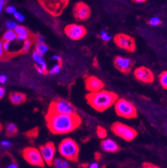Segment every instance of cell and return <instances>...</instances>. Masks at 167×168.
Instances as JSON below:
<instances>
[{
    "mask_svg": "<svg viewBox=\"0 0 167 168\" xmlns=\"http://www.w3.org/2000/svg\"><path fill=\"white\" fill-rule=\"evenodd\" d=\"M86 89L90 92H94L102 90L104 88V83L102 80L95 76H89L84 79Z\"/></svg>",
    "mask_w": 167,
    "mask_h": 168,
    "instance_id": "14",
    "label": "cell"
},
{
    "mask_svg": "<svg viewBox=\"0 0 167 168\" xmlns=\"http://www.w3.org/2000/svg\"><path fill=\"white\" fill-rule=\"evenodd\" d=\"M113 63L114 67L118 71L124 75H128L132 70L134 61L130 58L116 56L114 58Z\"/></svg>",
    "mask_w": 167,
    "mask_h": 168,
    "instance_id": "9",
    "label": "cell"
},
{
    "mask_svg": "<svg viewBox=\"0 0 167 168\" xmlns=\"http://www.w3.org/2000/svg\"><path fill=\"white\" fill-rule=\"evenodd\" d=\"M8 168H17L18 167V165L15 162H12L8 166Z\"/></svg>",
    "mask_w": 167,
    "mask_h": 168,
    "instance_id": "40",
    "label": "cell"
},
{
    "mask_svg": "<svg viewBox=\"0 0 167 168\" xmlns=\"http://www.w3.org/2000/svg\"><path fill=\"white\" fill-rule=\"evenodd\" d=\"M48 111L60 114H74L77 113L76 107L70 102L62 99L54 100L51 102Z\"/></svg>",
    "mask_w": 167,
    "mask_h": 168,
    "instance_id": "6",
    "label": "cell"
},
{
    "mask_svg": "<svg viewBox=\"0 0 167 168\" xmlns=\"http://www.w3.org/2000/svg\"><path fill=\"white\" fill-rule=\"evenodd\" d=\"M32 58L35 61L38 66H40L41 67V68L42 69V70L44 73H47V65H46V62L44 60V58H43V55L40 54V53H38L37 51L35 50L34 52H33L32 54Z\"/></svg>",
    "mask_w": 167,
    "mask_h": 168,
    "instance_id": "17",
    "label": "cell"
},
{
    "mask_svg": "<svg viewBox=\"0 0 167 168\" xmlns=\"http://www.w3.org/2000/svg\"><path fill=\"white\" fill-rule=\"evenodd\" d=\"M1 145L5 147H10L12 146V143L9 141L4 140V141H2L1 142Z\"/></svg>",
    "mask_w": 167,
    "mask_h": 168,
    "instance_id": "35",
    "label": "cell"
},
{
    "mask_svg": "<svg viewBox=\"0 0 167 168\" xmlns=\"http://www.w3.org/2000/svg\"><path fill=\"white\" fill-rule=\"evenodd\" d=\"M148 24H150L153 26H159L162 23V20L160 18L157 17H152L151 19L148 21Z\"/></svg>",
    "mask_w": 167,
    "mask_h": 168,
    "instance_id": "26",
    "label": "cell"
},
{
    "mask_svg": "<svg viewBox=\"0 0 167 168\" xmlns=\"http://www.w3.org/2000/svg\"><path fill=\"white\" fill-rule=\"evenodd\" d=\"M8 80V77L6 75H0V83H2V84H4V83H6V81Z\"/></svg>",
    "mask_w": 167,
    "mask_h": 168,
    "instance_id": "37",
    "label": "cell"
},
{
    "mask_svg": "<svg viewBox=\"0 0 167 168\" xmlns=\"http://www.w3.org/2000/svg\"><path fill=\"white\" fill-rule=\"evenodd\" d=\"M166 49H167V46H166Z\"/></svg>",
    "mask_w": 167,
    "mask_h": 168,
    "instance_id": "48",
    "label": "cell"
},
{
    "mask_svg": "<svg viewBox=\"0 0 167 168\" xmlns=\"http://www.w3.org/2000/svg\"><path fill=\"white\" fill-rule=\"evenodd\" d=\"M36 70H37V71H38V73H39V74H40V75H42V74H44V73L43 72V70H42V69L41 68V67L40 66H38V65H37L36 66Z\"/></svg>",
    "mask_w": 167,
    "mask_h": 168,
    "instance_id": "41",
    "label": "cell"
},
{
    "mask_svg": "<svg viewBox=\"0 0 167 168\" xmlns=\"http://www.w3.org/2000/svg\"><path fill=\"white\" fill-rule=\"evenodd\" d=\"M46 119L49 130L55 135L70 133L82 124V118L78 113L68 115L48 111Z\"/></svg>",
    "mask_w": 167,
    "mask_h": 168,
    "instance_id": "1",
    "label": "cell"
},
{
    "mask_svg": "<svg viewBox=\"0 0 167 168\" xmlns=\"http://www.w3.org/2000/svg\"><path fill=\"white\" fill-rule=\"evenodd\" d=\"M91 13V9L88 4L80 2L74 5L73 14L74 17L78 21L87 20L90 17Z\"/></svg>",
    "mask_w": 167,
    "mask_h": 168,
    "instance_id": "10",
    "label": "cell"
},
{
    "mask_svg": "<svg viewBox=\"0 0 167 168\" xmlns=\"http://www.w3.org/2000/svg\"><path fill=\"white\" fill-rule=\"evenodd\" d=\"M159 82L162 87L167 90V71H164L158 76Z\"/></svg>",
    "mask_w": 167,
    "mask_h": 168,
    "instance_id": "22",
    "label": "cell"
},
{
    "mask_svg": "<svg viewBox=\"0 0 167 168\" xmlns=\"http://www.w3.org/2000/svg\"><path fill=\"white\" fill-rule=\"evenodd\" d=\"M58 152L68 161L76 162L78 161L80 148L74 140L71 138H66L58 145Z\"/></svg>",
    "mask_w": 167,
    "mask_h": 168,
    "instance_id": "3",
    "label": "cell"
},
{
    "mask_svg": "<svg viewBox=\"0 0 167 168\" xmlns=\"http://www.w3.org/2000/svg\"><path fill=\"white\" fill-rule=\"evenodd\" d=\"M89 167L90 168H98V164L97 163H92V164H90V165L89 166Z\"/></svg>",
    "mask_w": 167,
    "mask_h": 168,
    "instance_id": "42",
    "label": "cell"
},
{
    "mask_svg": "<svg viewBox=\"0 0 167 168\" xmlns=\"http://www.w3.org/2000/svg\"><path fill=\"white\" fill-rule=\"evenodd\" d=\"M16 39H17V34L15 32V31L12 30H8L7 32L4 33L3 36V40L6 42H12Z\"/></svg>",
    "mask_w": 167,
    "mask_h": 168,
    "instance_id": "20",
    "label": "cell"
},
{
    "mask_svg": "<svg viewBox=\"0 0 167 168\" xmlns=\"http://www.w3.org/2000/svg\"><path fill=\"white\" fill-rule=\"evenodd\" d=\"M3 44H4V42L0 40V58H4V55H5V50H4Z\"/></svg>",
    "mask_w": 167,
    "mask_h": 168,
    "instance_id": "33",
    "label": "cell"
},
{
    "mask_svg": "<svg viewBox=\"0 0 167 168\" xmlns=\"http://www.w3.org/2000/svg\"><path fill=\"white\" fill-rule=\"evenodd\" d=\"M51 60H57L58 62L60 64H62V58L58 55L52 56L51 58Z\"/></svg>",
    "mask_w": 167,
    "mask_h": 168,
    "instance_id": "34",
    "label": "cell"
},
{
    "mask_svg": "<svg viewBox=\"0 0 167 168\" xmlns=\"http://www.w3.org/2000/svg\"><path fill=\"white\" fill-rule=\"evenodd\" d=\"M114 106L116 115L120 117L130 119L138 116V111L136 107L124 99H118Z\"/></svg>",
    "mask_w": 167,
    "mask_h": 168,
    "instance_id": "4",
    "label": "cell"
},
{
    "mask_svg": "<svg viewBox=\"0 0 167 168\" xmlns=\"http://www.w3.org/2000/svg\"><path fill=\"white\" fill-rule=\"evenodd\" d=\"M48 50H49V48H48V46L44 43H37L36 44L35 50L42 55L44 56L46 52H48Z\"/></svg>",
    "mask_w": 167,
    "mask_h": 168,
    "instance_id": "21",
    "label": "cell"
},
{
    "mask_svg": "<svg viewBox=\"0 0 167 168\" xmlns=\"http://www.w3.org/2000/svg\"><path fill=\"white\" fill-rule=\"evenodd\" d=\"M13 15L15 19H17L18 21H19V22H22V21H23L25 20L24 15H23L22 13H19V12H17V11L13 13Z\"/></svg>",
    "mask_w": 167,
    "mask_h": 168,
    "instance_id": "30",
    "label": "cell"
},
{
    "mask_svg": "<svg viewBox=\"0 0 167 168\" xmlns=\"http://www.w3.org/2000/svg\"><path fill=\"white\" fill-rule=\"evenodd\" d=\"M67 36L73 40H80L85 36L87 31L84 26L78 24H70L64 29Z\"/></svg>",
    "mask_w": 167,
    "mask_h": 168,
    "instance_id": "11",
    "label": "cell"
},
{
    "mask_svg": "<svg viewBox=\"0 0 167 168\" xmlns=\"http://www.w3.org/2000/svg\"><path fill=\"white\" fill-rule=\"evenodd\" d=\"M100 38L102 39L103 41H104V42H108V41H110V39H111V36L104 30H103L102 32H101L100 35Z\"/></svg>",
    "mask_w": 167,
    "mask_h": 168,
    "instance_id": "29",
    "label": "cell"
},
{
    "mask_svg": "<svg viewBox=\"0 0 167 168\" xmlns=\"http://www.w3.org/2000/svg\"><path fill=\"white\" fill-rule=\"evenodd\" d=\"M40 151L44 163L49 165L52 164L55 154V147L54 144L51 142H48L40 147Z\"/></svg>",
    "mask_w": 167,
    "mask_h": 168,
    "instance_id": "13",
    "label": "cell"
},
{
    "mask_svg": "<svg viewBox=\"0 0 167 168\" xmlns=\"http://www.w3.org/2000/svg\"><path fill=\"white\" fill-rule=\"evenodd\" d=\"M132 2H135V3H138V4H141V3H144L146 1V0H132Z\"/></svg>",
    "mask_w": 167,
    "mask_h": 168,
    "instance_id": "43",
    "label": "cell"
},
{
    "mask_svg": "<svg viewBox=\"0 0 167 168\" xmlns=\"http://www.w3.org/2000/svg\"><path fill=\"white\" fill-rule=\"evenodd\" d=\"M114 42L118 48L129 52L136 51V45L135 40L129 35L120 33L115 35L114 37Z\"/></svg>",
    "mask_w": 167,
    "mask_h": 168,
    "instance_id": "7",
    "label": "cell"
},
{
    "mask_svg": "<svg viewBox=\"0 0 167 168\" xmlns=\"http://www.w3.org/2000/svg\"><path fill=\"white\" fill-rule=\"evenodd\" d=\"M96 133L98 137L101 139H104L105 138H106L107 135H108L106 130L105 129L104 127L100 126H98V127H97Z\"/></svg>",
    "mask_w": 167,
    "mask_h": 168,
    "instance_id": "23",
    "label": "cell"
},
{
    "mask_svg": "<svg viewBox=\"0 0 167 168\" xmlns=\"http://www.w3.org/2000/svg\"><path fill=\"white\" fill-rule=\"evenodd\" d=\"M6 26L8 30H14L15 29V28L17 26V23H16L15 21H12V20H8V21H6Z\"/></svg>",
    "mask_w": 167,
    "mask_h": 168,
    "instance_id": "27",
    "label": "cell"
},
{
    "mask_svg": "<svg viewBox=\"0 0 167 168\" xmlns=\"http://www.w3.org/2000/svg\"><path fill=\"white\" fill-rule=\"evenodd\" d=\"M3 6H2V4H0V13L2 12V10H3Z\"/></svg>",
    "mask_w": 167,
    "mask_h": 168,
    "instance_id": "46",
    "label": "cell"
},
{
    "mask_svg": "<svg viewBox=\"0 0 167 168\" xmlns=\"http://www.w3.org/2000/svg\"><path fill=\"white\" fill-rule=\"evenodd\" d=\"M96 58H94V66L95 67H98V62H97V60H96Z\"/></svg>",
    "mask_w": 167,
    "mask_h": 168,
    "instance_id": "44",
    "label": "cell"
},
{
    "mask_svg": "<svg viewBox=\"0 0 167 168\" xmlns=\"http://www.w3.org/2000/svg\"><path fill=\"white\" fill-rule=\"evenodd\" d=\"M23 158L27 162L34 166H44V161L40 150L34 147H27L22 151Z\"/></svg>",
    "mask_w": 167,
    "mask_h": 168,
    "instance_id": "8",
    "label": "cell"
},
{
    "mask_svg": "<svg viewBox=\"0 0 167 168\" xmlns=\"http://www.w3.org/2000/svg\"><path fill=\"white\" fill-rule=\"evenodd\" d=\"M17 131V127L15 124L10 123L7 127V134L8 136L13 135Z\"/></svg>",
    "mask_w": 167,
    "mask_h": 168,
    "instance_id": "24",
    "label": "cell"
},
{
    "mask_svg": "<svg viewBox=\"0 0 167 168\" xmlns=\"http://www.w3.org/2000/svg\"><path fill=\"white\" fill-rule=\"evenodd\" d=\"M6 12L9 14H13V13H15L16 12V8L13 6H10L7 7L6 10Z\"/></svg>",
    "mask_w": 167,
    "mask_h": 168,
    "instance_id": "32",
    "label": "cell"
},
{
    "mask_svg": "<svg viewBox=\"0 0 167 168\" xmlns=\"http://www.w3.org/2000/svg\"><path fill=\"white\" fill-rule=\"evenodd\" d=\"M52 164L53 166L57 168H68L70 167L69 163L67 159L63 157L62 158H57L53 159Z\"/></svg>",
    "mask_w": 167,
    "mask_h": 168,
    "instance_id": "19",
    "label": "cell"
},
{
    "mask_svg": "<svg viewBox=\"0 0 167 168\" xmlns=\"http://www.w3.org/2000/svg\"><path fill=\"white\" fill-rule=\"evenodd\" d=\"M5 4V0H0V4H2V6H4Z\"/></svg>",
    "mask_w": 167,
    "mask_h": 168,
    "instance_id": "45",
    "label": "cell"
},
{
    "mask_svg": "<svg viewBox=\"0 0 167 168\" xmlns=\"http://www.w3.org/2000/svg\"><path fill=\"white\" fill-rule=\"evenodd\" d=\"M3 45H4V50H5L6 52H8V51H9V50H10V42H6V41H4Z\"/></svg>",
    "mask_w": 167,
    "mask_h": 168,
    "instance_id": "36",
    "label": "cell"
},
{
    "mask_svg": "<svg viewBox=\"0 0 167 168\" xmlns=\"http://www.w3.org/2000/svg\"><path fill=\"white\" fill-rule=\"evenodd\" d=\"M134 76L137 80L144 83L150 84L154 80V73L150 68L146 66H140L135 69Z\"/></svg>",
    "mask_w": 167,
    "mask_h": 168,
    "instance_id": "12",
    "label": "cell"
},
{
    "mask_svg": "<svg viewBox=\"0 0 167 168\" xmlns=\"http://www.w3.org/2000/svg\"><path fill=\"white\" fill-rule=\"evenodd\" d=\"M143 167L144 168H159V166L155 165L149 162H144L143 163Z\"/></svg>",
    "mask_w": 167,
    "mask_h": 168,
    "instance_id": "31",
    "label": "cell"
},
{
    "mask_svg": "<svg viewBox=\"0 0 167 168\" xmlns=\"http://www.w3.org/2000/svg\"><path fill=\"white\" fill-rule=\"evenodd\" d=\"M5 92H6L5 89L0 86V99L4 97V96L5 95Z\"/></svg>",
    "mask_w": 167,
    "mask_h": 168,
    "instance_id": "39",
    "label": "cell"
},
{
    "mask_svg": "<svg viewBox=\"0 0 167 168\" xmlns=\"http://www.w3.org/2000/svg\"><path fill=\"white\" fill-rule=\"evenodd\" d=\"M37 41H38V43H44L45 42L43 36L40 34L37 36Z\"/></svg>",
    "mask_w": 167,
    "mask_h": 168,
    "instance_id": "38",
    "label": "cell"
},
{
    "mask_svg": "<svg viewBox=\"0 0 167 168\" xmlns=\"http://www.w3.org/2000/svg\"><path fill=\"white\" fill-rule=\"evenodd\" d=\"M17 34V40L19 42H24L26 39L28 38L29 32L26 28L23 26H18L14 30Z\"/></svg>",
    "mask_w": 167,
    "mask_h": 168,
    "instance_id": "16",
    "label": "cell"
},
{
    "mask_svg": "<svg viewBox=\"0 0 167 168\" xmlns=\"http://www.w3.org/2000/svg\"><path fill=\"white\" fill-rule=\"evenodd\" d=\"M101 148L108 153H116L120 150V147L113 140L110 139H104L100 144Z\"/></svg>",
    "mask_w": 167,
    "mask_h": 168,
    "instance_id": "15",
    "label": "cell"
},
{
    "mask_svg": "<svg viewBox=\"0 0 167 168\" xmlns=\"http://www.w3.org/2000/svg\"><path fill=\"white\" fill-rule=\"evenodd\" d=\"M10 99L13 105H19L25 102L26 97L21 92H12L10 94Z\"/></svg>",
    "mask_w": 167,
    "mask_h": 168,
    "instance_id": "18",
    "label": "cell"
},
{
    "mask_svg": "<svg viewBox=\"0 0 167 168\" xmlns=\"http://www.w3.org/2000/svg\"><path fill=\"white\" fill-rule=\"evenodd\" d=\"M118 99V94L114 92L101 90L89 92L86 95L87 103L98 112H104L112 105Z\"/></svg>",
    "mask_w": 167,
    "mask_h": 168,
    "instance_id": "2",
    "label": "cell"
},
{
    "mask_svg": "<svg viewBox=\"0 0 167 168\" xmlns=\"http://www.w3.org/2000/svg\"><path fill=\"white\" fill-rule=\"evenodd\" d=\"M61 70V64H58L54 65L49 70V73L51 75H55V74H58L59 73Z\"/></svg>",
    "mask_w": 167,
    "mask_h": 168,
    "instance_id": "28",
    "label": "cell"
},
{
    "mask_svg": "<svg viewBox=\"0 0 167 168\" xmlns=\"http://www.w3.org/2000/svg\"><path fill=\"white\" fill-rule=\"evenodd\" d=\"M2 125L0 124V131H2Z\"/></svg>",
    "mask_w": 167,
    "mask_h": 168,
    "instance_id": "47",
    "label": "cell"
},
{
    "mask_svg": "<svg viewBox=\"0 0 167 168\" xmlns=\"http://www.w3.org/2000/svg\"><path fill=\"white\" fill-rule=\"evenodd\" d=\"M32 46V41L30 39H26L24 41V44L21 50V53H25V52H28L29 50L30 49V47Z\"/></svg>",
    "mask_w": 167,
    "mask_h": 168,
    "instance_id": "25",
    "label": "cell"
},
{
    "mask_svg": "<svg viewBox=\"0 0 167 168\" xmlns=\"http://www.w3.org/2000/svg\"><path fill=\"white\" fill-rule=\"evenodd\" d=\"M112 133L126 141H132L138 135L136 129L121 122H115L111 126Z\"/></svg>",
    "mask_w": 167,
    "mask_h": 168,
    "instance_id": "5",
    "label": "cell"
}]
</instances>
